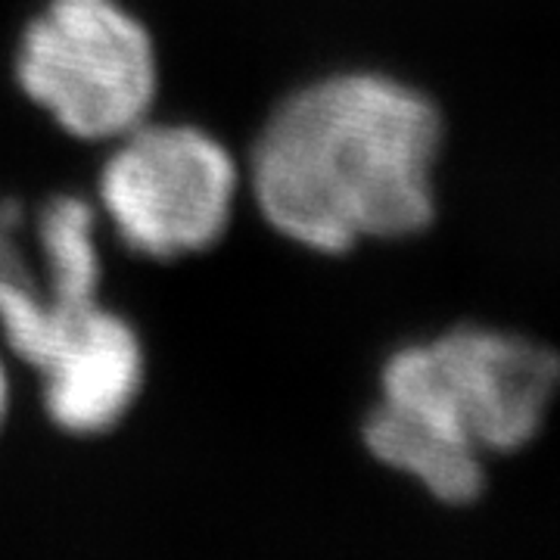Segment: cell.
Wrapping results in <instances>:
<instances>
[{"label": "cell", "instance_id": "2", "mask_svg": "<svg viewBox=\"0 0 560 560\" xmlns=\"http://www.w3.org/2000/svg\"><path fill=\"white\" fill-rule=\"evenodd\" d=\"M558 355L514 334L458 327L383 364V401L474 452L514 455L536 442L558 393Z\"/></svg>", "mask_w": 560, "mask_h": 560}, {"label": "cell", "instance_id": "5", "mask_svg": "<svg viewBox=\"0 0 560 560\" xmlns=\"http://www.w3.org/2000/svg\"><path fill=\"white\" fill-rule=\"evenodd\" d=\"M47 418L72 436H101L138 401L143 349L128 320L94 308L40 368Z\"/></svg>", "mask_w": 560, "mask_h": 560}, {"label": "cell", "instance_id": "6", "mask_svg": "<svg viewBox=\"0 0 560 560\" xmlns=\"http://www.w3.org/2000/svg\"><path fill=\"white\" fill-rule=\"evenodd\" d=\"M94 206L81 197H50L40 206L38 237L47 261V290H40L47 337L35 364L40 371L69 334L88 318L101 302V256L94 241Z\"/></svg>", "mask_w": 560, "mask_h": 560}, {"label": "cell", "instance_id": "4", "mask_svg": "<svg viewBox=\"0 0 560 560\" xmlns=\"http://www.w3.org/2000/svg\"><path fill=\"white\" fill-rule=\"evenodd\" d=\"M237 184V162L212 135L143 121L103 165L101 202L131 253L172 261L224 237Z\"/></svg>", "mask_w": 560, "mask_h": 560}, {"label": "cell", "instance_id": "3", "mask_svg": "<svg viewBox=\"0 0 560 560\" xmlns=\"http://www.w3.org/2000/svg\"><path fill=\"white\" fill-rule=\"evenodd\" d=\"M16 81L72 138L113 140L147 121L160 66L119 0H50L22 32Z\"/></svg>", "mask_w": 560, "mask_h": 560}, {"label": "cell", "instance_id": "1", "mask_svg": "<svg viewBox=\"0 0 560 560\" xmlns=\"http://www.w3.org/2000/svg\"><path fill=\"white\" fill-rule=\"evenodd\" d=\"M442 113L381 72H342L290 94L253 147L265 221L327 256L361 241H405L436 219Z\"/></svg>", "mask_w": 560, "mask_h": 560}, {"label": "cell", "instance_id": "8", "mask_svg": "<svg viewBox=\"0 0 560 560\" xmlns=\"http://www.w3.org/2000/svg\"><path fill=\"white\" fill-rule=\"evenodd\" d=\"M7 408H10V393H7V374H3V364H0V427L7 420Z\"/></svg>", "mask_w": 560, "mask_h": 560}, {"label": "cell", "instance_id": "7", "mask_svg": "<svg viewBox=\"0 0 560 560\" xmlns=\"http://www.w3.org/2000/svg\"><path fill=\"white\" fill-rule=\"evenodd\" d=\"M361 440L381 464L420 480V486L442 504L464 508L486 492L480 452L448 442L386 401L368 415Z\"/></svg>", "mask_w": 560, "mask_h": 560}]
</instances>
